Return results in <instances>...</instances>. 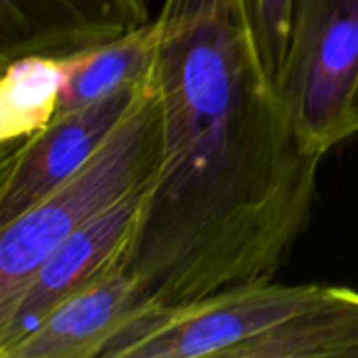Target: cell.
<instances>
[{
    "mask_svg": "<svg viewBox=\"0 0 358 358\" xmlns=\"http://www.w3.org/2000/svg\"><path fill=\"white\" fill-rule=\"evenodd\" d=\"M65 57L25 55L4 63L0 82L2 155L44 130L59 109Z\"/></svg>",
    "mask_w": 358,
    "mask_h": 358,
    "instance_id": "cell-11",
    "label": "cell"
},
{
    "mask_svg": "<svg viewBox=\"0 0 358 358\" xmlns=\"http://www.w3.org/2000/svg\"><path fill=\"white\" fill-rule=\"evenodd\" d=\"M358 0H292L279 94L302 145L325 157L358 134Z\"/></svg>",
    "mask_w": 358,
    "mask_h": 358,
    "instance_id": "cell-3",
    "label": "cell"
},
{
    "mask_svg": "<svg viewBox=\"0 0 358 358\" xmlns=\"http://www.w3.org/2000/svg\"><path fill=\"white\" fill-rule=\"evenodd\" d=\"M235 358H358V292L323 285L315 302L245 344Z\"/></svg>",
    "mask_w": 358,
    "mask_h": 358,
    "instance_id": "cell-9",
    "label": "cell"
},
{
    "mask_svg": "<svg viewBox=\"0 0 358 358\" xmlns=\"http://www.w3.org/2000/svg\"><path fill=\"white\" fill-rule=\"evenodd\" d=\"M122 4H124L126 13H128V17L132 19L134 25H143V23L151 21L149 19V2L147 0H122Z\"/></svg>",
    "mask_w": 358,
    "mask_h": 358,
    "instance_id": "cell-13",
    "label": "cell"
},
{
    "mask_svg": "<svg viewBox=\"0 0 358 358\" xmlns=\"http://www.w3.org/2000/svg\"><path fill=\"white\" fill-rule=\"evenodd\" d=\"M153 180L130 191L46 256L19 302L0 319V355L36 329L61 302L128 268Z\"/></svg>",
    "mask_w": 358,
    "mask_h": 358,
    "instance_id": "cell-5",
    "label": "cell"
},
{
    "mask_svg": "<svg viewBox=\"0 0 358 358\" xmlns=\"http://www.w3.org/2000/svg\"><path fill=\"white\" fill-rule=\"evenodd\" d=\"M132 27L122 0H0V61L69 57Z\"/></svg>",
    "mask_w": 358,
    "mask_h": 358,
    "instance_id": "cell-8",
    "label": "cell"
},
{
    "mask_svg": "<svg viewBox=\"0 0 358 358\" xmlns=\"http://www.w3.org/2000/svg\"><path fill=\"white\" fill-rule=\"evenodd\" d=\"M157 52L155 19L124 36L65 57V84L57 115L86 107L149 73Z\"/></svg>",
    "mask_w": 358,
    "mask_h": 358,
    "instance_id": "cell-10",
    "label": "cell"
},
{
    "mask_svg": "<svg viewBox=\"0 0 358 358\" xmlns=\"http://www.w3.org/2000/svg\"><path fill=\"white\" fill-rule=\"evenodd\" d=\"M153 306L134 275L113 273L61 302L0 358H103L111 340Z\"/></svg>",
    "mask_w": 358,
    "mask_h": 358,
    "instance_id": "cell-7",
    "label": "cell"
},
{
    "mask_svg": "<svg viewBox=\"0 0 358 358\" xmlns=\"http://www.w3.org/2000/svg\"><path fill=\"white\" fill-rule=\"evenodd\" d=\"M256 4H258L260 29H262L268 63L279 84L285 52H287V42H289L292 0H256Z\"/></svg>",
    "mask_w": 358,
    "mask_h": 358,
    "instance_id": "cell-12",
    "label": "cell"
},
{
    "mask_svg": "<svg viewBox=\"0 0 358 358\" xmlns=\"http://www.w3.org/2000/svg\"><path fill=\"white\" fill-rule=\"evenodd\" d=\"M153 69L155 63L147 76L117 92L55 115L44 130L2 155L0 227L31 210L107 143L145 92Z\"/></svg>",
    "mask_w": 358,
    "mask_h": 358,
    "instance_id": "cell-6",
    "label": "cell"
},
{
    "mask_svg": "<svg viewBox=\"0 0 358 358\" xmlns=\"http://www.w3.org/2000/svg\"><path fill=\"white\" fill-rule=\"evenodd\" d=\"M355 120H357V130H358V92H357V99H355Z\"/></svg>",
    "mask_w": 358,
    "mask_h": 358,
    "instance_id": "cell-14",
    "label": "cell"
},
{
    "mask_svg": "<svg viewBox=\"0 0 358 358\" xmlns=\"http://www.w3.org/2000/svg\"><path fill=\"white\" fill-rule=\"evenodd\" d=\"M155 25L162 159L126 271L159 306L273 281L323 157L289 122L258 4L166 0Z\"/></svg>",
    "mask_w": 358,
    "mask_h": 358,
    "instance_id": "cell-1",
    "label": "cell"
},
{
    "mask_svg": "<svg viewBox=\"0 0 358 358\" xmlns=\"http://www.w3.org/2000/svg\"><path fill=\"white\" fill-rule=\"evenodd\" d=\"M323 285H239L195 300L153 306L132 319L103 358H235L275 325L317 300Z\"/></svg>",
    "mask_w": 358,
    "mask_h": 358,
    "instance_id": "cell-4",
    "label": "cell"
},
{
    "mask_svg": "<svg viewBox=\"0 0 358 358\" xmlns=\"http://www.w3.org/2000/svg\"><path fill=\"white\" fill-rule=\"evenodd\" d=\"M162 159L157 73L107 143L31 210L0 227V319L29 285L38 266L69 235L136 187L155 178Z\"/></svg>",
    "mask_w": 358,
    "mask_h": 358,
    "instance_id": "cell-2",
    "label": "cell"
}]
</instances>
